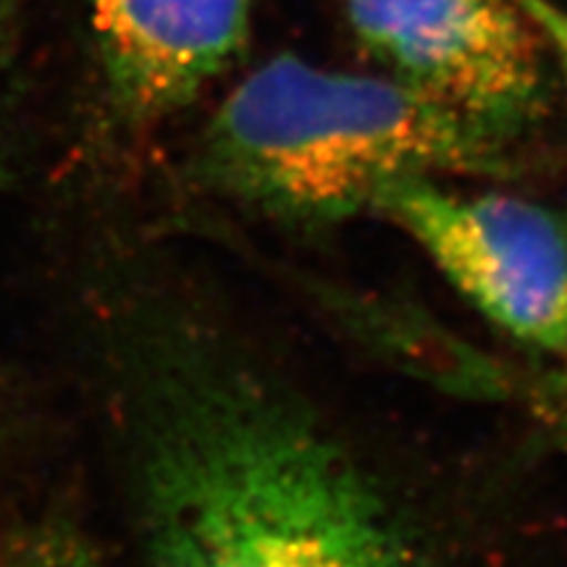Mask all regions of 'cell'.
Segmentation results:
<instances>
[{"instance_id": "cell-1", "label": "cell", "mask_w": 567, "mask_h": 567, "mask_svg": "<svg viewBox=\"0 0 567 567\" xmlns=\"http://www.w3.org/2000/svg\"><path fill=\"white\" fill-rule=\"evenodd\" d=\"M124 379L145 567H417L358 460L208 339L142 326Z\"/></svg>"}, {"instance_id": "cell-2", "label": "cell", "mask_w": 567, "mask_h": 567, "mask_svg": "<svg viewBox=\"0 0 567 567\" xmlns=\"http://www.w3.org/2000/svg\"><path fill=\"white\" fill-rule=\"evenodd\" d=\"M505 140L386 74H344L276 55L210 118L197 174L268 216L329 224L373 208L396 179L502 168Z\"/></svg>"}, {"instance_id": "cell-3", "label": "cell", "mask_w": 567, "mask_h": 567, "mask_svg": "<svg viewBox=\"0 0 567 567\" xmlns=\"http://www.w3.org/2000/svg\"><path fill=\"white\" fill-rule=\"evenodd\" d=\"M373 210L400 226L496 329L567 358V213L507 195H457L434 176L386 184Z\"/></svg>"}, {"instance_id": "cell-4", "label": "cell", "mask_w": 567, "mask_h": 567, "mask_svg": "<svg viewBox=\"0 0 567 567\" xmlns=\"http://www.w3.org/2000/svg\"><path fill=\"white\" fill-rule=\"evenodd\" d=\"M337 6L386 76L505 137L542 101V38L517 0Z\"/></svg>"}, {"instance_id": "cell-5", "label": "cell", "mask_w": 567, "mask_h": 567, "mask_svg": "<svg viewBox=\"0 0 567 567\" xmlns=\"http://www.w3.org/2000/svg\"><path fill=\"white\" fill-rule=\"evenodd\" d=\"M105 101L130 126L200 97L243 53L250 0H90Z\"/></svg>"}, {"instance_id": "cell-6", "label": "cell", "mask_w": 567, "mask_h": 567, "mask_svg": "<svg viewBox=\"0 0 567 567\" xmlns=\"http://www.w3.org/2000/svg\"><path fill=\"white\" fill-rule=\"evenodd\" d=\"M471 379L502 389L513 396L567 450V358L555 365H499L492 360L465 358Z\"/></svg>"}, {"instance_id": "cell-7", "label": "cell", "mask_w": 567, "mask_h": 567, "mask_svg": "<svg viewBox=\"0 0 567 567\" xmlns=\"http://www.w3.org/2000/svg\"><path fill=\"white\" fill-rule=\"evenodd\" d=\"M0 567H101V559L76 523L45 515L0 536Z\"/></svg>"}, {"instance_id": "cell-8", "label": "cell", "mask_w": 567, "mask_h": 567, "mask_svg": "<svg viewBox=\"0 0 567 567\" xmlns=\"http://www.w3.org/2000/svg\"><path fill=\"white\" fill-rule=\"evenodd\" d=\"M27 0H0V132H3V113L9 103V84L17 66L21 48V27H24Z\"/></svg>"}, {"instance_id": "cell-9", "label": "cell", "mask_w": 567, "mask_h": 567, "mask_svg": "<svg viewBox=\"0 0 567 567\" xmlns=\"http://www.w3.org/2000/svg\"><path fill=\"white\" fill-rule=\"evenodd\" d=\"M567 80V11L555 0H517Z\"/></svg>"}]
</instances>
